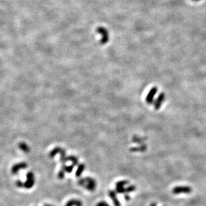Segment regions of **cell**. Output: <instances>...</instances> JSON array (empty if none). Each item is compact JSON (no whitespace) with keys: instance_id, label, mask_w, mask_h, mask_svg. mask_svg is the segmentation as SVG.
Returning a JSON list of instances; mask_svg holds the SVG:
<instances>
[{"instance_id":"6da1fadb","label":"cell","mask_w":206,"mask_h":206,"mask_svg":"<svg viewBox=\"0 0 206 206\" xmlns=\"http://www.w3.org/2000/svg\"><path fill=\"white\" fill-rule=\"evenodd\" d=\"M77 184L84 189H87L89 191H93L95 190L97 186L96 181L92 177H86L80 179Z\"/></svg>"},{"instance_id":"7a4b0ae2","label":"cell","mask_w":206,"mask_h":206,"mask_svg":"<svg viewBox=\"0 0 206 206\" xmlns=\"http://www.w3.org/2000/svg\"><path fill=\"white\" fill-rule=\"evenodd\" d=\"M192 189L189 186H178L175 187L172 190V192L175 195L189 194L192 192Z\"/></svg>"},{"instance_id":"3957f363","label":"cell","mask_w":206,"mask_h":206,"mask_svg":"<svg viewBox=\"0 0 206 206\" xmlns=\"http://www.w3.org/2000/svg\"><path fill=\"white\" fill-rule=\"evenodd\" d=\"M35 184V176L34 173L32 172H29L26 174V179L24 182V188L26 189H32Z\"/></svg>"},{"instance_id":"277c9868","label":"cell","mask_w":206,"mask_h":206,"mask_svg":"<svg viewBox=\"0 0 206 206\" xmlns=\"http://www.w3.org/2000/svg\"><path fill=\"white\" fill-rule=\"evenodd\" d=\"M96 31L99 34L102 35V38L100 40V44L102 45L106 44L109 40V33L107 29L103 26H99L97 28Z\"/></svg>"},{"instance_id":"5b68a950","label":"cell","mask_w":206,"mask_h":206,"mask_svg":"<svg viewBox=\"0 0 206 206\" xmlns=\"http://www.w3.org/2000/svg\"><path fill=\"white\" fill-rule=\"evenodd\" d=\"M157 90H158V89H157V86H154L150 90V91H149L148 93L147 94L146 98H145L146 103L148 104H151L153 103L154 96L157 93Z\"/></svg>"},{"instance_id":"8992f818","label":"cell","mask_w":206,"mask_h":206,"mask_svg":"<svg viewBox=\"0 0 206 206\" xmlns=\"http://www.w3.org/2000/svg\"><path fill=\"white\" fill-rule=\"evenodd\" d=\"M129 183L127 180H121L119 181L116 184V192L118 193H125V188L124 186Z\"/></svg>"},{"instance_id":"52a82bcc","label":"cell","mask_w":206,"mask_h":206,"mask_svg":"<svg viewBox=\"0 0 206 206\" xmlns=\"http://www.w3.org/2000/svg\"><path fill=\"white\" fill-rule=\"evenodd\" d=\"M165 99H166V95L164 94V93L163 92L160 93L157 99H156V100L154 101V108L156 110H158L161 108Z\"/></svg>"},{"instance_id":"ba28073f","label":"cell","mask_w":206,"mask_h":206,"mask_svg":"<svg viewBox=\"0 0 206 206\" xmlns=\"http://www.w3.org/2000/svg\"><path fill=\"white\" fill-rule=\"evenodd\" d=\"M108 195L109 198L112 199L113 204L114 206H121L120 201L119 200L118 196H117V193L116 191L111 190L108 192Z\"/></svg>"},{"instance_id":"9c48e42d","label":"cell","mask_w":206,"mask_h":206,"mask_svg":"<svg viewBox=\"0 0 206 206\" xmlns=\"http://www.w3.org/2000/svg\"><path fill=\"white\" fill-rule=\"evenodd\" d=\"M147 146L146 144H141L138 147H135L131 148L130 151H131V152H144L147 150Z\"/></svg>"},{"instance_id":"30bf717a","label":"cell","mask_w":206,"mask_h":206,"mask_svg":"<svg viewBox=\"0 0 206 206\" xmlns=\"http://www.w3.org/2000/svg\"><path fill=\"white\" fill-rule=\"evenodd\" d=\"M26 167H27V164L25 163H21L17 164L12 167V172L13 174H16L19 170H21V169H25V168H26Z\"/></svg>"},{"instance_id":"8fae6325","label":"cell","mask_w":206,"mask_h":206,"mask_svg":"<svg viewBox=\"0 0 206 206\" xmlns=\"http://www.w3.org/2000/svg\"><path fill=\"white\" fill-rule=\"evenodd\" d=\"M65 206H83V202L79 199H71L67 202Z\"/></svg>"},{"instance_id":"7c38bea8","label":"cell","mask_w":206,"mask_h":206,"mask_svg":"<svg viewBox=\"0 0 206 206\" xmlns=\"http://www.w3.org/2000/svg\"><path fill=\"white\" fill-rule=\"evenodd\" d=\"M60 162L62 163V165L65 164V163L68 161V157L66 155L65 151L61 148L60 152Z\"/></svg>"},{"instance_id":"4fadbf2b","label":"cell","mask_w":206,"mask_h":206,"mask_svg":"<svg viewBox=\"0 0 206 206\" xmlns=\"http://www.w3.org/2000/svg\"><path fill=\"white\" fill-rule=\"evenodd\" d=\"M86 168V166L84 164L81 163V164H79L78 165V167L76 171V176L79 177L80 176H81L82 173L84 172V170Z\"/></svg>"},{"instance_id":"5bb4252c","label":"cell","mask_w":206,"mask_h":206,"mask_svg":"<svg viewBox=\"0 0 206 206\" xmlns=\"http://www.w3.org/2000/svg\"><path fill=\"white\" fill-rule=\"evenodd\" d=\"M68 161H70L72 163V164L74 165V166H78L79 164V160L78 159L73 156V155H70L68 157Z\"/></svg>"},{"instance_id":"9a60e30c","label":"cell","mask_w":206,"mask_h":206,"mask_svg":"<svg viewBox=\"0 0 206 206\" xmlns=\"http://www.w3.org/2000/svg\"><path fill=\"white\" fill-rule=\"evenodd\" d=\"M146 138L145 137H140V136H134L132 138V141L135 143H138V144H142L144 141H145Z\"/></svg>"},{"instance_id":"2e32d148","label":"cell","mask_w":206,"mask_h":206,"mask_svg":"<svg viewBox=\"0 0 206 206\" xmlns=\"http://www.w3.org/2000/svg\"><path fill=\"white\" fill-rule=\"evenodd\" d=\"M74 167V166L73 164H72L71 166H67L65 164H63V165H62L61 168H63L65 171L67 173H70L73 171Z\"/></svg>"},{"instance_id":"e0dca14e","label":"cell","mask_w":206,"mask_h":206,"mask_svg":"<svg viewBox=\"0 0 206 206\" xmlns=\"http://www.w3.org/2000/svg\"><path fill=\"white\" fill-rule=\"evenodd\" d=\"M61 149V148H60V147H56L55 148H54V149L51 152H50L49 156H50L51 158L54 157L57 154H60V152Z\"/></svg>"},{"instance_id":"ac0fdd59","label":"cell","mask_w":206,"mask_h":206,"mask_svg":"<svg viewBox=\"0 0 206 206\" xmlns=\"http://www.w3.org/2000/svg\"><path fill=\"white\" fill-rule=\"evenodd\" d=\"M136 187L135 185L129 186L128 187L125 188V193H128L129 192H134V191H135L136 190Z\"/></svg>"},{"instance_id":"d6986e66","label":"cell","mask_w":206,"mask_h":206,"mask_svg":"<svg viewBox=\"0 0 206 206\" xmlns=\"http://www.w3.org/2000/svg\"><path fill=\"white\" fill-rule=\"evenodd\" d=\"M66 172L65 171L63 168H61L60 171L58 172V177L59 179H63L65 177V173Z\"/></svg>"},{"instance_id":"ffe728a7","label":"cell","mask_w":206,"mask_h":206,"mask_svg":"<svg viewBox=\"0 0 206 206\" xmlns=\"http://www.w3.org/2000/svg\"><path fill=\"white\" fill-rule=\"evenodd\" d=\"M16 185L18 188H24V182L18 180L16 183Z\"/></svg>"},{"instance_id":"44dd1931","label":"cell","mask_w":206,"mask_h":206,"mask_svg":"<svg viewBox=\"0 0 206 206\" xmlns=\"http://www.w3.org/2000/svg\"><path fill=\"white\" fill-rule=\"evenodd\" d=\"M96 206H110L109 204L105 201H100L99 202Z\"/></svg>"},{"instance_id":"7402d4cb","label":"cell","mask_w":206,"mask_h":206,"mask_svg":"<svg viewBox=\"0 0 206 206\" xmlns=\"http://www.w3.org/2000/svg\"><path fill=\"white\" fill-rule=\"evenodd\" d=\"M124 198H125V199L127 201L129 200L130 199H131V198H130L129 195H128V194H125V196H124Z\"/></svg>"},{"instance_id":"603a6c76","label":"cell","mask_w":206,"mask_h":206,"mask_svg":"<svg viewBox=\"0 0 206 206\" xmlns=\"http://www.w3.org/2000/svg\"><path fill=\"white\" fill-rule=\"evenodd\" d=\"M150 206H156V204L155 203H152L150 205Z\"/></svg>"},{"instance_id":"cb8c5ba5","label":"cell","mask_w":206,"mask_h":206,"mask_svg":"<svg viewBox=\"0 0 206 206\" xmlns=\"http://www.w3.org/2000/svg\"><path fill=\"white\" fill-rule=\"evenodd\" d=\"M44 206H53V205H49V204H46V205H45Z\"/></svg>"},{"instance_id":"d4e9b609","label":"cell","mask_w":206,"mask_h":206,"mask_svg":"<svg viewBox=\"0 0 206 206\" xmlns=\"http://www.w3.org/2000/svg\"><path fill=\"white\" fill-rule=\"evenodd\" d=\"M192 1H195V2H197V1H200V0H192Z\"/></svg>"}]
</instances>
